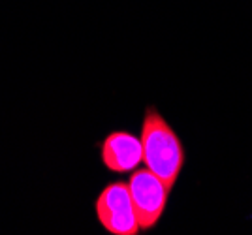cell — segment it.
I'll return each instance as SVG.
<instances>
[{
  "instance_id": "4",
  "label": "cell",
  "mask_w": 252,
  "mask_h": 235,
  "mask_svg": "<svg viewBox=\"0 0 252 235\" xmlns=\"http://www.w3.org/2000/svg\"><path fill=\"white\" fill-rule=\"evenodd\" d=\"M102 164L113 173H132L143 162L141 139L132 132L115 130L102 141Z\"/></svg>"
},
{
  "instance_id": "2",
  "label": "cell",
  "mask_w": 252,
  "mask_h": 235,
  "mask_svg": "<svg viewBox=\"0 0 252 235\" xmlns=\"http://www.w3.org/2000/svg\"><path fill=\"white\" fill-rule=\"evenodd\" d=\"M98 222L111 235H137L141 232L128 182H107L94 202Z\"/></svg>"
},
{
  "instance_id": "1",
  "label": "cell",
  "mask_w": 252,
  "mask_h": 235,
  "mask_svg": "<svg viewBox=\"0 0 252 235\" xmlns=\"http://www.w3.org/2000/svg\"><path fill=\"white\" fill-rule=\"evenodd\" d=\"M141 147L145 168L158 175L169 190L177 184L187 152L181 138L157 107H147L141 122Z\"/></svg>"
},
{
  "instance_id": "3",
  "label": "cell",
  "mask_w": 252,
  "mask_h": 235,
  "mask_svg": "<svg viewBox=\"0 0 252 235\" xmlns=\"http://www.w3.org/2000/svg\"><path fill=\"white\" fill-rule=\"evenodd\" d=\"M128 188H130V196H132V203L136 209L141 232L157 228L168 207L171 190L149 168H141V170L137 168L132 171L128 179Z\"/></svg>"
}]
</instances>
